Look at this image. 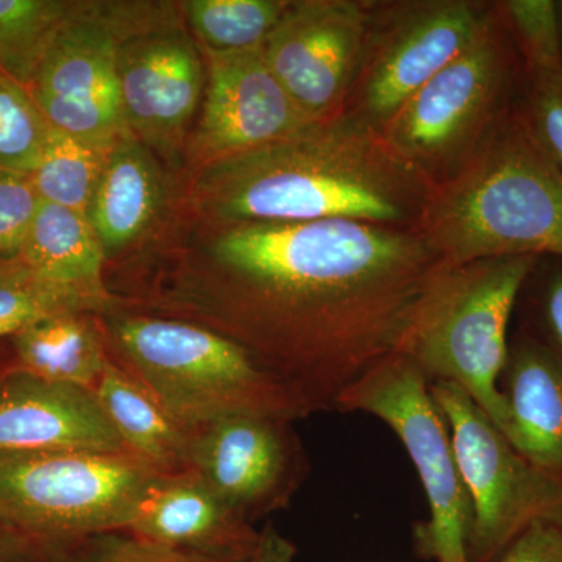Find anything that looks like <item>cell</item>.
Listing matches in <instances>:
<instances>
[{"mask_svg":"<svg viewBox=\"0 0 562 562\" xmlns=\"http://www.w3.org/2000/svg\"><path fill=\"white\" fill-rule=\"evenodd\" d=\"M109 151L52 127L38 166L31 173L41 202L87 213Z\"/></svg>","mask_w":562,"mask_h":562,"instance_id":"d4e9b609","label":"cell"},{"mask_svg":"<svg viewBox=\"0 0 562 562\" xmlns=\"http://www.w3.org/2000/svg\"><path fill=\"white\" fill-rule=\"evenodd\" d=\"M165 198L161 173L149 149L125 132L109 154L87 210L106 258L138 241L157 220Z\"/></svg>","mask_w":562,"mask_h":562,"instance_id":"d6986e66","label":"cell"},{"mask_svg":"<svg viewBox=\"0 0 562 562\" xmlns=\"http://www.w3.org/2000/svg\"><path fill=\"white\" fill-rule=\"evenodd\" d=\"M94 392L128 453L162 475L188 472L191 430L177 424L131 375L110 360Z\"/></svg>","mask_w":562,"mask_h":562,"instance_id":"7402d4cb","label":"cell"},{"mask_svg":"<svg viewBox=\"0 0 562 562\" xmlns=\"http://www.w3.org/2000/svg\"><path fill=\"white\" fill-rule=\"evenodd\" d=\"M538 260L486 258L447 266L395 351L428 383H454L468 392L505 436L509 413L501 379L508 360L509 322Z\"/></svg>","mask_w":562,"mask_h":562,"instance_id":"5b68a950","label":"cell"},{"mask_svg":"<svg viewBox=\"0 0 562 562\" xmlns=\"http://www.w3.org/2000/svg\"><path fill=\"white\" fill-rule=\"evenodd\" d=\"M524 79L516 41L494 7L479 38L403 103L383 138L432 187L452 176L519 102Z\"/></svg>","mask_w":562,"mask_h":562,"instance_id":"8992f818","label":"cell"},{"mask_svg":"<svg viewBox=\"0 0 562 562\" xmlns=\"http://www.w3.org/2000/svg\"><path fill=\"white\" fill-rule=\"evenodd\" d=\"M558 5V16H560V29H561V44H562V0L557 2Z\"/></svg>","mask_w":562,"mask_h":562,"instance_id":"8d00e7d4","label":"cell"},{"mask_svg":"<svg viewBox=\"0 0 562 562\" xmlns=\"http://www.w3.org/2000/svg\"><path fill=\"white\" fill-rule=\"evenodd\" d=\"M375 3L295 0L262 43L265 60L310 122L338 116L360 72Z\"/></svg>","mask_w":562,"mask_h":562,"instance_id":"7c38bea8","label":"cell"},{"mask_svg":"<svg viewBox=\"0 0 562 562\" xmlns=\"http://www.w3.org/2000/svg\"><path fill=\"white\" fill-rule=\"evenodd\" d=\"M501 391L509 413L506 438L562 490V361L520 327L509 339Z\"/></svg>","mask_w":562,"mask_h":562,"instance_id":"ac0fdd59","label":"cell"},{"mask_svg":"<svg viewBox=\"0 0 562 562\" xmlns=\"http://www.w3.org/2000/svg\"><path fill=\"white\" fill-rule=\"evenodd\" d=\"M528 333L562 361V260L539 258L517 302Z\"/></svg>","mask_w":562,"mask_h":562,"instance_id":"f1b7e54d","label":"cell"},{"mask_svg":"<svg viewBox=\"0 0 562 562\" xmlns=\"http://www.w3.org/2000/svg\"><path fill=\"white\" fill-rule=\"evenodd\" d=\"M14 368H16V362H14L9 339L0 341V379H2L5 373L13 371Z\"/></svg>","mask_w":562,"mask_h":562,"instance_id":"d590c367","label":"cell"},{"mask_svg":"<svg viewBox=\"0 0 562 562\" xmlns=\"http://www.w3.org/2000/svg\"><path fill=\"white\" fill-rule=\"evenodd\" d=\"M31 452L128 453L94 391L14 368L0 379V453Z\"/></svg>","mask_w":562,"mask_h":562,"instance_id":"2e32d148","label":"cell"},{"mask_svg":"<svg viewBox=\"0 0 562 562\" xmlns=\"http://www.w3.org/2000/svg\"><path fill=\"white\" fill-rule=\"evenodd\" d=\"M98 313L68 312L44 317L10 338L21 371L50 382L94 391L110 362Z\"/></svg>","mask_w":562,"mask_h":562,"instance_id":"44dd1931","label":"cell"},{"mask_svg":"<svg viewBox=\"0 0 562 562\" xmlns=\"http://www.w3.org/2000/svg\"><path fill=\"white\" fill-rule=\"evenodd\" d=\"M79 3L0 0V70L29 90L52 41Z\"/></svg>","mask_w":562,"mask_h":562,"instance_id":"603a6c76","label":"cell"},{"mask_svg":"<svg viewBox=\"0 0 562 562\" xmlns=\"http://www.w3.org/2000/svg\"><path fill=\"white\" fill-rule=\"evenodd\" d=\"M520 109L532 135L562 171V69L524 72Z\"/></svg>","mask_w":562,"mask_h":562,"instance_id":"f546056e","label":"cell"},{"mask_svg":"<svg viewBox=\"0 0 562 562\" xmlns=\"http://www.w3.org/2000/svg\"><path fill=\"white\" fill-rule=\"evenodd\" d=\"M106 260L101 239L87 213L41 202L21 262L40 279L79 291L106 308L113 297L103 281Z\"/></svg>","mask_w":562,"mask_h":562,"instance_id":"ffe728a7","label":"cell"},{"mask_svg":"<svg viewBox=\"0 0 562 562\" xmlns=\"http://www.w3.org/2000/svg\"><path fill=\"white\" fill-rule=\"evenodd\" d=\"M128 7L80 2L27 90L50 127L103 151L128 132L116 72Z\"/></svg>","mask_w":562,"mask_h":562,"instance_id":"8fae6325","label":"cell"},{"mask_svg":"<svg viewBox=\"0 0 562 562\" xmlns=\"http://www.w3.org/2000/svg\"><path fill=\"white\" fill-rule=\"evenodd\" d=\"M72 547L44 546L11 530L0 520V562H63Z\"/></svg>","mask_w":562,"mask_h":562,"instance_id":"836d02e7","label":"cell"},{"mask_svg":"<svg viewBox=\"0 0 562 562\" xmlns=\"http://www.w3.org/2000/svg\"><path fill=\"white\" fill-rule=\"evenodd\" d=\"M128 532L203 557L249 562L262 531L192 473L165 475L140 503Z\"/></svg>","mask_w":562,"mask_h":562,"instance_id":"e0dca14e","label":"cell"},{"mask_svg":"<svg viewBox=\"0 0 562 562\" xmlns=\"http://www.w3.org/2000/svg\"><path fill=\"white\" fill-rule=\"evenodd\" d=\"M336 412L379 417L412 458L430 508V519L414 527L417 553L436 562H471V501L449 427L419 369L401 353L390 355L342 392Z\"/></svg>","mask_w":562,"mask_h":562,"instance_id":"ba28073f","label":"cell"},{"mask_svg":"<svg viewBox=\"0 0 562 562\" xmlns=\"http://www.w3.org/2000/svg\"><path fill=\"white\" fill-rule=\"evenodd\" d=\"M416 231L446 266L562 260V171L532 135L520 99L452 176L432 184Z\"/></svg>","mask_w":562,"mask_h":562,"instance_id":"3957f363","label":"cell"},{"mask_svg":"<svg viewBox=\"0 0 562 562\" xmlns=\"http://www.w3.org/2000/svg\"><path fill=\"white\" fill-rule=\"evenodd\" d=\"M491 562H562V527L532 524Z\"/></svg>","mask_w":562,"mask_h":562,"instance_id":"d6a6232c","label":"cell"},{"mask_svg":"<svg viewBox=\"0 0 562 562\" xmlns=\"http://www.w3.org/2000/svg\"><path fill=\"white\" fill-rule=\"evenodd\" d=\"M290 0H190L183 3L203 49L241 52L261 47Z\"/></svg>","mask_w":562,"mask_h":562,"instance_id":"cb8c5ba5","label":"cell"},{"mask_svg":"<svg viewBox=\"0 0 562 562\" xmlns=\"http://www.w3.org/2000/svg\"><path fill=\"white\" fill-rule=\"evenodd\" d=\"M63 562H239L181 552L128 531L106 532L74 546ZM250 562V561H249Z\"/></svg>","mask_w":562,"mask_h":562,"instance_id":"1f68e13d","label":"cell"},{"mask_svg":"<svg viewBox=\"0 0 562 562\" xmlns=\"http://www.w3.org/2000/svg\"><path fill=\"white\" fill-rule=\"evenodd\" d=\"M109 310L79 291L40 279L22 262L0 265V341L54 314Z\"/></svg>","mask_w":562,"mask_h":562,"instance_id":"484cf974","label":"cell"},{"mask_svg":"<svg viewBox=\"0 0 562 562\" xmlns=\"http://www.w3.org/2000/svg\"><path fill=\"white\" fill-rule=\"evenodd\" d=\"M205 50V102L192 154L206 166L265 149L301 132L306 121L269 69L261 47Z\"/></svg>","mask_w":562,"mask_h":562,"instance_id":"9a60e30c","label":"cell"},{"mask_svg":"<svg viewBox=\"0 0 562 562\" xmlns=\"http://www.w3.org/2000/svg\"><path fill=\"white\" fill-rule=\"evenodd\" d=\"M430 392L471 501L469 561H494L532 524L562 527L561 487L514 449L468 392L449 382L431 383Z\"/></svg>","mask_w":562,"mask_h":562,"instance_id":"9c48e42d","label":"cell"},{"mask_svg":"<svg viewBox=\"0 0 562 562\" xmlns=\"http://www.w3.org/2000/svg\"><path fill=\"white\" fill-rule=\"evenodd\" d=\"M40 203L31 176L0 169V265L21 262Z\"/></svg>","mask_w":562,"mask_h":562,"instance_id":"4dcf8cb0","label":"cell"},{"mask_svg":"<svg viewBox=\"0 0 562 562\" xmlns=\"http://www.w3.org/2000/svg\"><path fill=\"white\" fill-rule=\"evenodd\" d=\"M125 125L139 140L172 149L202 98L201 52L171 7L131 3L116 54Z\"/></svg>","mask_w":562,"mask_h":562,"instance_id":"4fadbf2b","label":"cell"},{"mask_svg":"<svg viewBox=\"0 0 562 562\" xmlns=\"http://www.w3.org/2000/svg\"><path fill=\"white\" fill-rule=\"evenodd\" d=\"M431 184L349 113L206 166L198 195L231 225L350 220L416 228Z\"/></svg>","mask_w":562,"mask_h":562,"instance_id":"7a4b0ae2","label":"cell"},{"mask_svg":"<svg viewBox=\"0 0 562 562\" xmlns=\"http://www.w3.org/2000/svg\"><path fill=\"white\" fill-rule=\"evenodd\" d=\"M295 547L272 525L262 530L260 547L250 562H294Z\"/></svg>","mask_w":562,"mask_h":562,"instance_id":"e575fe53","label":"cell"},{"mask_svg":"<svg viewBox=\"0 0 562 562\" xmlns=\"http://www.w3.org/2000/svg\"><path fill=\"white\" fill-rule=\"evenodd\" d=\"M157 469L132 453H0V520L44 546L128 531Z\"/></svg>","mask_w":562,"mask_h":562,"instance_id":"52a82bcc","label":"cell"},{"mask_svg":"<svg viewBox=\"0 0 562 562\" xmlns=\"http://www.w3.org/2000/svg\"><path fill=\"white\" fill-rule=\"evenodd\" d=\"M50 128L31 92L0 70V169L31 176Z\"/></svg>","mask_w":562,"mask_h":562,"instance_id":"4316f807","label":"cell"},{"mask_svg":"<svg viewBox=\"0 0 562 562\" xmlns=\"http://www.w3.org/2000/svg\"><path fill=\"white\" fill-rule=\"evenodd\" d=\"M346 109L375 131L479 38L494 7L468 0H420L380 9Z\"/></svg>","mask_w":562,"mask_h":562,"instance_id":"30bf717a","label":"cell"},{"mask_svg":"<svg viewBox=\"0 0 562 562\" xmlns=\"http://www.w3.org/2000/svg\"><path fill=\"white\" fill-rule=\"evenodd\" d=\"M99 322L110 360L187 430L233 414L290 422L313 414L249 351L211 328L128 313Z\"/></svg>","mask_w":562,"mask_h":562,"instance_id":"277c9868","label":"cell"},{"mask_svg":"<svg viewBox=\"0 0 562 562\" xmlns=\"http://www.w3.org/2000/svg\"><path fill=\"white\" fill-rule=\"evenodd\" d=\"M522 57L524 72L562 69L560 16L554 0L497 3Z\"/></svg>","mask_w":562,"mask_h":562,"instance_id":"83f0119b","label":"cell"},{"mask_svg":"<svg viewBox=\"0 0 562 562\" xmlns=\"http://www.w3.org/2000/svg\"><path fill=\"white\" fill-rule=\"evenodd\" d=\"M213 279L157 302L211 321L313 413L395 353L447 268L416 228L350 220L232 225Z\"/></svg>","mask_w":562,"mask_h":562,"instance_id":"6da1fadb","label":"cell"},{"mask_svg":"<svg viewBox=\"0 0 562 562\" xmlns=\"http://www.w3.org/2000/svg\"><path fill=\"white\" fill-rule=\"evenodd\" d=\"M306 469L290 420L233 414L191 430L188 472L250 522L284 508Z\"/></svg>","mask_w":562,"mask_h":562,"instance_id":"5bb4252c","label":"cell"}]
</instances>
